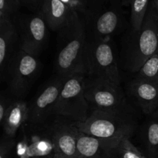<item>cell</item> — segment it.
I'll return each instance as SVG.
<instances>
[{"mask_svg":"<svg viewBox=\"0 0 158 158\" xmlns=\"http://www.w3.org/2000/svg\"><path fill=\"white\" fill-rule=\"evenodd\" d=\"M73 124L80 131L98 138L117 151L125 139H130L137 127V122L126 111H92L84 122Z\"/></svg>","mask_w":158,"mask_h":158,"instance_id":"cell-1","label":"cell"},{"mask_svg":"<svg viewBox=\"0 0 158 158\" xmlns=\"http://www.w3.org/2000/svg\"><path fill=\"white\" fill-rule=\"evenodd\" d=\"M142 143L150 158H158V110L150 114L141 129Z\"/></svg>","mask_w":158,"mask_h":158,"instance_id":"cell-17","label":"cell"},{"mask_svg":"<svg viewBox=\"0 0 158 158\" xmlns=\"http://www.w3.org/2000/svg\"><path fill=\"white\" fill-rule=\"evenodd\" d=\"M128 92L144 114L150 115L158 110V83L135 78L130 83Z\"/></svg>","mask_w":158,"mask_h":158,"instance_id":"cell-11","label":"cell"},{"mask_svg":"<svg viewBox=\"0 0 158 158\" xmlns=\"http://www.w3.org/2000/svg\"><path fill=\"white\" fill-rule=\"evenodd\" d=\"M66 79L56 76V77L48 82L35 97L29 105V123L32 124H41L50 117L55 112L56 105L63 89Z\"/></svg>","mask_w":158,"mask_h":158,"instance_id":"cell-8","label":"cell"},{"mask_svg":"<svg viewBox=\"0 0 158 158\" xmlns=\"http://www.w3.org/2000/svg\"><path fill=\"white\" fill-rule=\"evenodd\" d=\"M62 2L70 8L72 10L79 12H83L86 10V3L83 0H60Z\"/></svg>","mask_w":158,"mask_h":158,"instance_id":"cell-23","label":"cell"},{"mask_svg":"<svg viewBox=\"0 0 158 158\" xmlns=\"http://www.w3.org/2000/svg\"><path fill=\"white\" fill-rule=\"evenodd\" d=\"M12 102L13 101H10L9 99L8 98H4V97L1 98V102H0V123L2 122L5 115H6L8 109L12 104Z\"/></svg>","mask_w":158,"mask_h":158,"instance_id":"cell-24","label":"cell"},{"mask_svg":"<svg viewBox=\"0 0 158 158\" xmlns=\"http://www.w3.org/2000/svg\"><path fill=\"white\" fill-rule=\"evenodd\" d=\"M84 95L92 111H126L130 109L120 84L86 77Z\"/></svg>","mask_w":158,"mask_h":158,"instance_id":"cell-6","label":"cell"},{"mask_svg":"<svg viewBox=\"0 0 158 158\" xmlns=\"http://www.w3.org/2000/svg\"><path fill=\"white\" fill-rule=\"evenodd\" d=\"M40 14L52 31L61 32L70 23L74 12L60 0H40Z\"/></svg>","mask_w":158,"mask_h":158,"instance_id":"cell-12","label":"cell"},{"mask_svg":"<svg viewBox=\"0 0 158 158\" xmlns=\"http://www.w3.org/2000/svg\"><path fill=\"white\" fill-rule=\"evenodd\" d=\"M21 0H0V16L11 18L19 10Z\"/></svg>","mask_w":158,"mask_h":158,"instance_id":"cell-21","label":"cell"},{"mask_svg":"<svg viewBox=\"0 0 158 158\" xmlns=\"http://www.w3.org/2000/svg\"><path fill=\"white\" fill-rule=\"evenodd\" d=\"M135 78L158 83V52L142 66Z\"/></svg>","mask_w":158,"mask_h":158,"instance_id":"cell-19","label":"cell"},{"mask_svg":"<svg viewBox=\"0 0 158 158\" xmlns=\"http://www.w3.org/2000/svg\"><path fill=\"white\" fill-rule=\"evenodd\" d=\"M151 0H131V23L133 32L140 30L148 12Z\"/></svg>","mask_w":158,"mask_h":158,"instance_id":"cell-18","label":"cell"},{"mask_svg":"<svg viewBox=\"0 0 158 158\" xmlns=\"http://www.w3.org/2000/svg\"><path fill=\"white\" fill-rule=\"evenodd\" d=\"M40 68L38 57L20 48L15 51L8 66L6 76L12 94L23 97L28 93Z\"/></svg>","mask_w":158,"mask_h":158,"instance_id":"cell-7","label":"cell"},{"mask_svg":"<svg viewBox=\"0 0 158 158\" xmlns=\"http://www.w3.org/2000/svg\"><path fill=\"white\" fill-rule=\"evenodd\" d=\"M18 30L12 18L0 16V68L2 80L6 76L8 66L15 53Z\"/></svg>","mask_w":158,"mask_h":158,"instance_id":"cell-13","label":"cell"},{"mask_svg":"<svg viewBox=\"0 0 158 158\" xmlns=\"http://www.w3.org/2000/svg\"><path fill=\"white\" fill-rule=\"evenodd\" d=\"M85 70L88 78L120 84L118 63L111 39L94 38L87 41Z\"/></svg>","mask_w":158,"mask_h":158,"instance_id":"cell-3","label":"cell"},{"mask_svg":"<svg viewBox=\"0 0 158 158\" xmlns=\"http://www.w3.org/2000/svg\"><path fill=\"white\" fill-rule=\"evenodd\" d=\"M149 7L156 18L158 19V0H151Z\"/></svg>","mask_w":158,"mask_h":158,"instance_id":"cell-25","label":"cell"},{"mask_svg":"<svg viewBox=\"0 0 158 158\" xmlns=\"http://www.w3.org/2000/svg\"><path fill=\"white\" fill-rule=\"evenodd\" d=\"M86 74L78 73L65 80L54 114L72 123L84 122L89 117V105L84 95Z\"/></svg>","mask_w":158,"mask_h":158,"instance_id":"cell-5","label":"cell"},{"mask_svg":"<svg viewBox=\"0 0 158 158\" xmlns=\"http://www.w3.org/2000/svg\"><path fill=\"white\" fill-rule=\"evenodd\" d=\"M60 32L63 34L64 41L55 59L57 76L66 79L75 74H86L85 53L87 40L78 12H74L70 23Z\"/></svg>","mask_w":158,"mask_h":158,"instance_id":"cell-2","label":"cell"},{"mask_svg":"<svg viewBox=\"0 0 158 158\" xmlns=\"http://www.w3.org/2000/svg\"><path fill=\"white\" fill-rule=\"evenodd\" d=\"M117 154L120 158H147L131 143L130 139H125L117 148Z\"/></svg>","mask_w":158,"mask_h":158,"instance_id":"cell-20","label":"cell"},{"mask_svg":"<svg viewBox=\"0 0 158 158\" xmlns=\"http://www.w3.org/2000/svg\"><path fill=\"white\" fill-rule=\"evenodd\" d=\"M117 151L98 138L77 132V158H113Z\"/></svg>","mask_w":158,"mask_h":158,"instance_id":"cell-14","label":"cell"},{"mask_svg":"<svg viewBox=\"0 0 158 158\" xmlns=\"http://www.w3.org/2000/svg\"><path fill=\"white\" fill-rule=\"evenodd\" d=\"M21 2H24L30 3V4H34L35 3V2L34 0H21Z\"/></svg>","mask_w":158,"mask_h":158,"instance_id":"cell-26","label":"cell"},{"mask_svg":"<svg viewBox=\"0 0 158 158\" xmlns=\"http://www.w3.org/2000/svg\"><path fill=\"white\" fill-rule=\"evenodd\" d=\"M37 158H53V157H52H52H37Z\"/></svg>","mask_w":158,"mask_h":158,"instance_id":"cell-27","label":"cell"},{"mask_svg":"<svg viewBox=\"0 0 158 158\" xmlns=\"http://www.w3.org/2000/svg\"><path fill=\"white\" fill-rule=\"evenodd\" d=\"M158 52V19L148 9L143 26L133 32L125 53V65L131 73H137L151 56Z\"/></svg>","mask_w":158,"mask_h":158,"instance_id":"cell-4","label":"cell"},{"mask_svg":"<svg viewBox=\"0 0 158 158\" xmlns=\"http://www.w3.org/2000/svg\"><path fill=\"white\" fill-rule=\"evenodd\" d=\"M34 1L35 2V3H39V1H40V0H34Z\"/></svg>","mask_w":158,"mask_h":158,"instance_id":"cell-28","label":"cell"},{"mask_svg":"<svg viewBox=\"0 0 158 158\" xmlns=\"http://www.w3.org/2000/svg\"><path fill=\"white\" fill-rule=\"evenodd\" d=\"M120 23V15L117 9H106L96 19L94 25V38L99 40H110L117 31Z\"/></svg>","mask_w":158,"mask_h":158,"instance_id":"cell-16","label":"cell"},{"mask_svg":"<svg viewBox=\"0 0 158 158\" xmlns=\"http://www.w3.org/2000/svg\"><path fill=\"white\" fill-rule=\"evenodd\" d=\"M29 105L24 100L13 101L1 123L6 137L13 138L20 127L28 120Z\"/></svg>","mask_w":158,"mask_h":158,"instance_id":"cell-15","label":"cell"},{"mask_svg":"<svg viewBox=\"0 0 158 158\" xmlns=\"http://www.w3.org/2000/svg\"><path fill=\"white\" fill-rule=\"evenodd\" d=\"M78 129L72 122L59 120L51 127L53 158H77Z\"/></svg>","mask_w":158,"mask_h":158,"instance_id":"cell-10","label":"cell"},{"mask_svg":"<svg viewBox=\"0 0 158 158\" xmlns=\"http://www.w3.org/2000/svg\"><path fill=\"white\" fill-rule=\"evenodd\" d=\"M47 27L40 13L24 17L19 24L20 48L39 57L47 42Z\"/></svg>","mask_w":158,"mask_h":158,"instance_id":"cell-9","label":"cell"},{"mask_svg":"<svg viewBox=\"0 0 158 158\" xmlns=\"http://www.w3.org/2000/svg\"><path fill=\"white\" fill-rule=\"evenodd\" d=\"M12 147H13L12 138L6 137V138L2 140L0 144V158H9Z\"/></svg>","mask_w":158,"mask_h":158,"instance_id":"cell-22","label":"cell"}]
</instances>
